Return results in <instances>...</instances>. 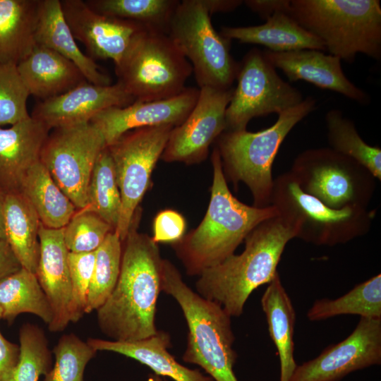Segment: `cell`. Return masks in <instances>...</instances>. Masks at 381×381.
<instances>
[{"mask_svg":"<svg viewBox=\"0 0 381 381\" xmlns=\"http://www.w3.org/2000/svg\"><path fill=\"white\" fill-rule=\"evenodd\" d=\"M291 172L303 191L334 209L365 207L374 190V176L368 169L330 147L303 152Z\"/></svg>","mask_w":381,"mask_h":381,"instance_id":"10","label":"cell"},{"mask_svg":"<svg viewBox=\"0 0 381 381\" xmlns=\"http://www.w3.org/2000/svg\"><path fill=\"white\" fill-rule=\"evenodd\" d=\"M186 222L179 212L167 209L159 212L153 220L152 241L159 243H177L184 237Z\"/></svg>","mask_w":381,"mask_h":381,"instance_id":"41","label":"cell"},{"mask_svg":"<svg viewBox=\"0 0 381 381\" xmlns=\"http://www.w3.org/2000/svg\"><path fill=\"white\" fill-rule=\"evenodd\" d=\"M297 234L296 224L284 215L264 221L247 236L241 254H233L198 275L197 293L231 317H239L253 291L278 273L285 246Z\"/></svg>","mask_w":381,"mask_h":381,"instance_id":"2","label":"cell"},{"mask_svg":"<svg viewBox=\"0 0 381 381\" xmlns=\"http://www.w3.org/2000/svg\"><path fill=\"white\" fill-rule=\"evenodd\" d=\"M35 42L73 62L88 82L104 86L112 84L111 78L80 49L64 16L60 0H40Z\"/></svg>","mask_w":381,"mask_h":381,"instance_id":"23","label":"cell"},{"mask_svg":"<svg viewBox=\"0 0 381 381\" xmlns=\"http://www.w3.org/2000/svg\"><path fill=\"white\" fill-rule=\"evenodd\" d=\"M147 381H166V380L162 378L159 375L152 373L149 375Z\"/></svg>","mask_w":381,"mask_h":381,"instance_id":"47","label":"cell"},{"mask_svg":"<svg viewBox=\"0 0 381 381\" xmlns=\"http://www.w3.org/2000/svg\"><path fill=\"white\" fill-rule=\"evenodd\" d=\"M121 208V198L114 162L107 147L99 153L95 164L87 190L85 209L92 211L115 231Z\"/></svg>","mask_w":381,"mask_h":381,"instance_id":"33","label":"cell"},{"mask_svg":"<svg viewBox=\"0 0 381 381\" xmlns=\"http://www.w3.org/2000/svg\"><path fill=\"white\" fill-rule=\"evenodd\" d=\"M100 14L135 22L145 28L167 34L178 0H85Z\"/></svg>","mask_w":381,"mask_h":381,"instance_id":"32","label":"cell"},{"mask_svg":"<svg viewBox=\"0 0 381 381\" xmlns=\"http://www.w3.org/2000/svg\"><path fill=\"white\" fill-rule=\"evenodd\" d=\"M53 129L42 146L40 161L77 210L83 209L95 164L107 147L104 138L91 122Z\"/></svg>","mask_w":381,"mask_h":381,"instance_id":"13","label":"cell"},{"mask_svg":"<svg viewBox=\"0 0 381 381\" xmlns=\"http://www.w3.org/2000/svg\"><path fill=\"white\" fill-rule=\"evenodd\" d=\"M261 306L279 358V381H289L297 366L294 356L296 312L279 273L268 284Z\"/></svg>","mask_w":381,"mask_h":381,"instance_id":"27","label":"cell"},{"mask_svg":"<svg viewBox=\"0 0 381 381\" xmlns=\"http://www.w3.org/2000/svg\"><path fill=\"white\" fill-rule=\"evenodd\" d=\"M140 215L139 208L123 241L117 283L97 310L99 327L111 341L141 340L158 331L155 315L163 259L152 237L138 231Z\"/></svg>","mask_w":381,"mask_h":381,"instance_id":"1","label":"cell"},{"mask_svg":"<svg viewBox=\"0 0 381 381\" xmlns=\"http://www.w3.org/2000/svg\"><path fill=\"white\" fill-rule=\"evenodd\" d=\"M0 308L2 318L12 322L20 313L40 317L48 325L53 311L35 273L22 267L0 281Z\"/></svg>","mask_w":381,"mask_h":381,"instance_id":"30","label":"cell"},{"mask_svg":"<svg viewBox=\"0 0 381 381\" xmlns=\"http://www.w3.org/2000/svg\"><path fill=\"white\" fill-rule=\"evenodd\" d=\"M16 68L29 95L41 101L59 96L87 80L70 60L37 44Z\"/></svg>","mask_w":381,"mask_h":381,"instance_id":"22","label":"cell"},{"mask_svg":"<svg viewBox=\"0 0 381 381\" xmlns=\"http://www.w3.org/2000/svg\"><path fill=\"white\" fill-rule=\"evenodd\" d=\"M316 108V100L308 97L298 105L278 114L276 122L258 132L224 131L216 147L224 173L236 185L245 183L255 207L270 205L274 185L272 167L280 145L291 130Z\"/></svg>","mask_w":381,"mask_h":381,"instance_id":"6","label":"cell"},{"mask_svg":"<svg viewBox=\"0 0 381 381\" xmlns=\"http://www.w3.org/2000/svg\"><path fill=\"white\" fill-rule=\"evenodd\" d=\"M112 231L98 214L83 208L77 210L63 228L64 241L71 253L94 252Z\"/></svg>","mask_w":381,"mask_h":381,"instance_id":"38","label":"cell"},{"mask_svg":"<svg viewBox=\"0 0 381 381\" xmlns=\"http://www.w3.org/2000/svg\"><path fill=\"white\" fill-rule=\"evenodd\" d=\"M287 13L341 60L351 63L358 53L381 58L378 0H290Z\"/></svg>","mask_w":381,"mask_h":381,"instance_id":"5","label":"cell"},{"mask_svg":"<svg viewBox=\"0 0 381 381\" xmlns=\"http://www.w3.org/2000/svg\"><path fill=\"white\" fill-rule=\"evenodd\" d=\"M6 194L0 188V238L6 239L4 223V209Z\"/></svg>","mask_w":381,"mask_h":381,"instance_id":"46","label":"cell"},{"mask_svg":"<svg viewBox=\"0 0 381 381\" xmlns=\"http://www.w3.org/2000/svg\"><path fill=\"white\" fill-rule=\"evenodd\" d=\"M96 352L74 334L63 335L53 349L55 364L44 381H83L86 365Z\"/></svg>","mask_w":381,"mask_h":381,"instance_id":"37","label":"cell"},{"mask_svg":"<svg viewBox=\"0 0 381 381\" xmlns=\"http://www.w3.org/2000/svg\"><path fill=\"white\" fill-rule=\"evenodd\" d=\"M381 363V318L361 317L345 339L296 366L289 381H339L349 373Z\"/></svg>","mask_w":381,"mask_h":381,"instance_id":"15","label":"cell"},{"mask_svg":"<svg viewBox=\"0 0 381 381\" xmlns=\"http://www.w3.org/2000/svg\"><path fill=\"white\" fill-rule=\"evenodd\" d=\"M20 354L11 381H38L52 369V354L43 331L32 324L19 332Z\"/></svg>","mask_w":381,"mask_h":381,"instance_id":"36","label":"cell"},{"mask_svg":"<svg viewBox=\"0 0 381 381\" xmlns=\"http://www.w3.org/2000/svg\"><path fill=\"white\" fill-rule=\"evenodd\" d=\"M171 125L147 126L130 131L107 146L111 156L121 198L115 232L123 242L139 205L150 188L153 169L164 150Z\"/></svg>","mask_w":381,"mask_h":381,"instance_id":"11","label":"cell"},{"mask_svg":"<svg viewBox=\"0 0 381 381\" xmlns=\"http://www.w3.org/2000/svg\"><path fill=\"white\" fill-rule=\"evenodd\" d=\"M270 205L296 224L298 238L316 245L334 246L363 235L372 218L363 207H328L303 191L291 171L274 181Z\"/></svg>","mask_w":381,"mask_h":381,"instance_id":"9","label":"cell"},{"mask_svg":"<svg viewBox=\"0 0 381 381\" xmlns=\"http://www.w3.org/2000/svg\"><path fill=\"white\" fill-rule=\"evenodd\" d=\"M234 89L200 87L191 111L171 130L160 159L188 164L203 161L211 144L226 129V109Z\"/></svg>","mask_w":381,"mask_h":381,"instance_id":"14","label":"cell"},{"mask_svg":"<svg viewBox=\"0 0 381 381\" xmlns=\"http://www.w3.org/2000/svg\"><path fill=\"white\" fill-rule=\"evenodd\" d=\"M199 89L186 87L180 94L161 100L140 102L123 107H111L96 114L90 121L102 133L106 145L126 133L143 127L171 125L177 126L194 107Z\"/></svg>","mask_w":381,"mask_h":381,"instance_id":"17","label":"cell"},{"mask_svg":"<svg viewBox=\"0 0 381 381\" xmlns=\"http://www.w3.org/2000/svg\"><path fill=\"white\" fill-rule=\"evenodd\" d=\"M329 143L333 150L351 157L381 179V150L365 143L352 121L339 109H330L325 116Z\"/></svg>","mask_w":381,"mask_h":381,"instance_id":"34","label":"cell"},{"mask_svg":"<svg viewBox=\"0 0 381 381\" xmlns=\"http://www.w3.org/2000/svg\"><path fill=\"white\" fill-rule=\"evenodd\" d=\"M39 241L40 256L35 274L52 308L53 320L49 329L60 332L71 322L69 251L64 241L63 229L48 228L40 222Z\"/></svg>","mask_w":381,"mask_h":381,"instance_id":"20","label":"cell"},{"mask_svg":"<svg viewBox=\"0 0 381 381\" xmlns=\"http://www.w3.org/2000/svg\"><path fill=\"white\" fill-rule=\"evenodd\" d=\"M51 128L31 116L8 128H0V188L20 193L29 169L40 161Z\"/></svg>","mask_w":381,"mask_h":381,"instance_id":"21","label":"cell"},{"mask_svg":"<svg viewBox=\"0 0 381 381\" xmlns=\"http://www.w3.org/2000/svg\"><path fill=\"white\" fill-rule=\"evenodd\" d=\"M268 61L281 69L290 82L305 80L325 90L341 94L361 104H368L370 96L355 85L344 74L341 59L315 49L284 52L263 51Z\"/></svg>","mask_w":381,"mask_h":381,"instance_id":"19","label":"cell"},{"mask_svg":"<svg viewBox=\"0 0 381 381\" xmlns=\"http://www.w3.org/2000/svg\"><path fill=\"white\" fill-rule=\"evenodd\" d=\"M243 2L250 10L266 20L277 11L287 12L290 0H246Z\"/></svg>","mask_w":381,"mask_h":381,"instance_id":"43","label":"cell"},{"mask_svg":"<svg viewBox=\"0 0 381 381\" xmlns=\"http://www.w3.org/2000/svg\"><path fill=\"white\" fill-rule=\"evenodd\" d=\"M29 96L16 66L0 64V128L30 116L27 107Z\"/></svg>","mask_w":381,"mask_h":381,"instance_id":"39","label":"cell"},{"mask_svg":"<svg viewBox=\"0 0 381 381\" xmlns=\"http://www.w3.org/2000/svg\"><path fill=\"white\" fill-rule=\"evenodd\" d=\"M87 343L96 351H108L131 358L149 367L155 375L174 381H214L198 369H190L179 363L168 351L170 336L164 331L148 338L134 341H118L89 338Z\"/></svg>","mask_w":381,"mask_h":381,"instance_id":"24","label":"cell"},{"mask_svg":"<svg viewBox=\"0 0 381 381\" xmlns=\"http://www.w3.org/2000/svg\"><path fill=\"white\" fill-rule=\"evenodd\" d=\"M20 348L0 332V381H11L18 362Z\"/></svg>","mask_w":381,"mask_h":381,"instance_id":"42","label":"cell"},{"mask_svg":"<svg viewBox=\"0 0 381 381\" xmlns=\"http://www.w3.org/2000/svg\"><path fill=\"white\" fill-rule=\"evenodd\" d=\"M4 223L6 240L22 267L35 273L40 256V220L21 192L6 194Z\"/></svg>","mask_w":381,"mask_h":381,"instance_id":"28","label":"cell"},{"mask_svg":"<svg viewBox=\"0 0 381 381\" xmlns=\"http://www.w3.org/2000/svg\"><path fill=\"white\" fill-rule=\"evenodd\" d=\"M341 315L381 318V274L355 286L334 298L316 300L307 313L310 321H320Z\"/></svg>","mask_w":381,"mask_h":381,"instance_id":"31","label":"cell"},{"mask_svg":"<svg viewBox=\"0 0 381 381\" xmlns=\"http://www.w3.org/2000/svg\"><path fill=\"white\" fill-rule=\"evenodd\" d=\"M40 0H0V64L17 66L36 45Z\"/></svg>","mask_w":381,"mask_h":381,"instance_id":"26","label":"cell"},{"mask_svg":"<svg viewBox=\"0 0 381 381\" xmlns=\"http://www.w3.org/2000/svg\"><path fill=\"white\" fill-rule=\"evenodd\" d=\"M64 16L75 40L81 42L88 56L111 59L117 64L135 35L144 29L130 20L107 16L91 9L85 0H60Z\"/></svg>","mask_w":381,"mask_h":381,"instance_id":"16","label":"cell"},{"mask_svg":"<svg viewBox=\"0 0 381 381\" xmlns=\"http://www.w3.org/2000/svg\"><path fill=\"white\" fill-rule=\"evenodd\" d=\"M193 67L167 34L144 28L115 65L119 83L135 101L150 102L183 92Z\"/></svg>","mask_w":381,"mask_h":381,"instance_id":"7","label":"cell"},{"mask_svg":"<svg viewBox=\"0 0 381 381\" xmlns=\"http://www.w3.org/2000/svg\"><path fill=\"white\" fill-rule=\"evenodd\" d=\"M162 291L172 296L186 320L188 333L183 361L201 367L214 381H238L231 316L218 304L190 289L179 270L163 259Z\"/></svg>","mask_w":381,"mask_h":381,"instance_id":"4","label":"cell"},{"mask_svg":"<svg viewBox=\"0 0 381 381\" xmlns=\"http://www.w3.org/2000/svg\"><path fill=\"white\" fill-rule=\"evenodd\" d=\"M122 243L115 231H112L95 251V267L87 295L85 313L97 310L113 291L120 274Z\"/></svg>","mask_w":381,"mask_h":381,"instance_id":"35","label":"cell"},{"mask_svg":"<svg viewBox=\"0 0 381 381\" xmlns=\"http://www.w3.org/2000/svg\"><path fill=\"white\" fill-rule=\"evenodd\" d=\"M134 102L117 82L104 86L85 80L59 96L40 102L30 116L52 129L88 123L104 109L126 107Z\"/></svg>","mask_w":381,"mask_h":381,"instance_id":"18","label":"cell"},{"mask_svg":"<svg viewBox=\"0 0 381 381\" xmlns=\"http://www.w3.org/2000/svg\"><path fill=\"white\" fill-rule=\"evenodd\" d=\"M211 160L213 179L205 215L197 228L175 244L176 253L190 276L199 275L234 254L256 226L279 214L272 205L258 207L240 202L228 187L217 147Z\"/></svg>","mask_w":381,"mask_h":381,"instance_id":"3","label":"cell"},{"mask_svg":"<svg viewBox=\"0 0 381 381\" xmlns=\"http://www.w3.org/2000/svg\"><path fill=\"white\" fill-rule=\"evenodd\" d=\"M21 268L22 266L8 241L0 238V281Z\"/></svg>","mask_w":381,"mask_h":381,"instance_id":"44","label":"cell"},{"mask_svg":"<svg viewBox=\"0 0 381 381\" xmlns=\"http://www.w3.org/2000/svg\"><path fill=\"white\" fill-rule=\"evenodd\" d=\"M95 261V253H68L71 284L70 320L78 322L85 313L87 295Z\"/></svg>","mask_w":381,"mask_h":381,"instance_id":"40","label":"cell"},{"mask_svg":"<svg viewBox=\"0 0 381 381\" xmlns=\"http://www.w3.org/2000/svg\"><path fill=\"white\" fill-rule=\"evenodd\" d=\"M2 318V311H1V309L0 308V319Z\"/></svg>","mask_w":381,"mask_h":381,"instance_id":"48","label":"cell"},{"mask_svg":"<svg viewBox=\"0 0 381 381\" xmlns=\"http://www.w3.org/2000/svg\"><path fill=\"white\" fill-rule=\"evenodd\" d=\"M203 2L210 13H227L237 8L243 3L241 0H203Z\"/></svg>","mask_w":381,"mask_h":381,"instance_id":"45","label":"cell"},{"mask_svg":"<svg viewBox=\"0 0 381 381\" xmlns=\"http://www.w3.org/2000/svg\"><path fill=\"white\" fill-rule=\"evenodd\" d=\"M167 35L190 63L200 88L232 87L239 63L230 53L231 40L214 28L203 0L180 1Z\"/></svg>","mask_w":381,"mask_h":381,"instance_id":"8","label":"cell"},{"mask_svg":"<svg viewBox=\"0 0 381 381\" xmlns=\"http://www.w3.org/2000/svg\"><path fill=\"white\" fill-rule=\"evenodd\" d=\"M20 192L48 228L63 229L77 210L40 161L28 171Z\"/></svg>","mask_w":381,"mask_h":381,"instance_id":"29","label":"cell"},{"mask_svg":"<svg viewBox=\"0 0 381 381\" xmlns=\"http://www.w3.org/2000/svg\"><path fill=\"white\" fill-rule=\"evenodd\" d=\"M236 79L237 85L226 109L225 131L246 130L252 119L279 114L303 100L301 92L277 74L258 49L243 56Z\"/></svg>","mask_w":381,"mask_h":381,"instance_id":"12","label":"cell"},{"mask_svg":"<svg viewBox=\"0 0 381 381\" xmlns=\"http://www.w3.org/2000/svg\"><path fill=\"white\" fill-rule=\"evenodd\" d=\"M220 34L230 40L263 45L267 50L274 52L301 49L326 51L323 43L318 37L306 30L284 11L275 12L262 25L223 26Z\"/></svg>","mask_w":381,"mask_h":381,"instance_id":"25","label":"cell"}]
</instances>
